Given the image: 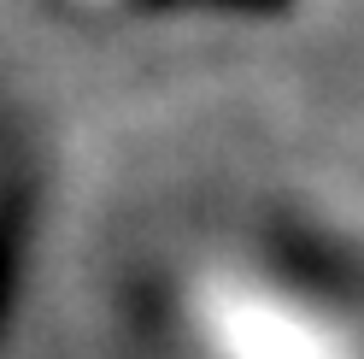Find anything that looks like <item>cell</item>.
Wrapping results in <instances>:
<instances>
[{
	"label": "cell",
	"instance_id": "1",
	"mask_svg": "<svg viewBox=\"0 0 364 359\" xmlns=\"http://www.w3.org/2000/svg\"><path fill=\"white\" fill-rule=\"evenodd\" d=\"M200 359H353V342L300 288L253 271H218L194 301Z\"/></svg>",
	"mask_w": 364,
	"mask_h": 359
}]
</instances>
